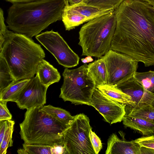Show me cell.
I'll list each match as a JSON object with an SVG mask.
<instances>
[{"instance_id": "cell-1", "label": "cell", "mask_w": 154, "mask_h": 154, "mask_svg": "<svg viewBox=\"0 0 154 154\" xmlns=\"http://www.w3.org/2000/svg\"><path fill=\"white\" fill-rule=\"evenodd\" d=\"M116 26L110 49L145 66H154V18L144 0H124L115 10Z\"/></svg>"}, {"instance_id": "cell-2", "label": "cell", "mask_w": 154, "mask_h": 154, "mask_svg": "<svg viewBox=\"0 0 154 154\" xmlns=\"http://www.w3.org/2000/svg\"><path fill=\"white\" fill-rule=\"evenodd\" d=\"M68 0H37L12 4L8 11V27L31 38L62 19Z\"/></svg>"}, {"instance_id": "cell-3", "label": "cell", "mask_w": 154, "mask_h": 154, "mask_svg": "<svg viewBox=\"0 0 154 154\" xmlns=\"http://www.w3.org/2000/svg\"><path fill=\"white\" fill-rule=\"evenodd\" d=\"M4 36L0 56L6 60L16 81L34 77L38 63L45 57L40 45L24 35L8 29Z\"/></svg>"}, {"instance_id": "cell-4", "label": "cell", "mask_w": 154, "mask_h": 154, "mask_svg": "<svg viewBox=\"0 0 154 154\" xmlns=\"http://www.w3.org/2000/svg\"><path fill=\"white\" fill-rule=\"evenodd\" d=\"M39 108L27 109L24 119L20 124L21 139L29 144H64V134L69 126L41 111Z\"/></svg>"}, {"instance_id": "cell-5", "label": "cell", "mask_w": 154, "mask_h": 154, "mask_svg": "<svg viewBox=\"0 0 154 154\" xmlns=\"http://www.w3.org/2000/svg\"><path fill=\"white\" fill-rule=\"evenodd\" d=\"M116 26L114 11L92 19L79 32L82 56L100 58L110 49Z\"/></svg>"}, {"instance_id": "cell-6", "label": "cell", "mask_w": 154, "mask_h": 154, "mask_svg": "<svg viewBox=\"0 0 154 154\" xmlns=\"http://www.w3.org/2000/svg\"><path fill=\"white\" fill-rule=\"evenodd\" d=\"M87 68L88 65L85 63L76 69H64L59 97L75 105L91 106L92 96L96 85Z\"/></svg>"}, {"instance_id": "cell-7", "label": "cell", "mask_w": 154, "mask_h": 154, "mask_svg": "<svg viewBox=\"0 0 154 154\" xmlns=\"http://www.w3.org/2000/svg\"><path fill=\"white\" fill-rule=\"evenodd\" d=\"M92 129L87 116L80 113L74 116L64 135L67 154H96L90 137Z\"/></svg>"}, {"instance_id": "cell-8", "label": "cell", "mask_w": 154, "mask_h": 154, "mask_svg": "<svg viewBox=\"0 0 154 154\" xmlns=\"http://www.w3.org/2000/svg\"><path fill=\"white\" fill-rule=\"evenodd\" d=\"M103 57L107 72V84L116 87L134 77L138 62L132 57L110 49Z\"/></svg>"}, {"instance_id": "cell-9", "label": "cell", "mask_w": 154, "mask_h": 154, "mask_svg": "<svg viewBox=\"0 0 154 154\" xmlns=\"http://www.w3.org/2000/svg\"><path fill=\"white\" fill-rule=\"evenodd\" d=\"M36 38L55 57L59 64L66 68L77 66L80 58L58 32L46 31Z\"/></svg>"}, {"instance_id": "cell-10", "label": "cell", "mask_w": 154, "mask_h": 154, "mask_svg": "<svg viewBox=\"0 0 154 154\" xmlns=\"http://www.w3.org/2000/svg\"><path fill=\"white\" fill-rule=\"evenodd\" d=\"M126 105L114 100L96 88L92 95L91 106L97 110L105 121L112 124L122 121Z\"/></svg>"}, {"instance_id": "cell-11", "label": "cell", "mask_w": 154, "mask_h": 154, "mask_svg": "<svg viewBox=\"0 0 154 154\" xmlns=\"http://www.w3.org/2000/svg\"><path fill=\"white\" fill-rule=\"evenodd\" d=\"M48 87L42 83L37 75L30 80L18 95L15 102L22 109L40 107L46 103Z\"/></svg>"}, {"instance_id": "cell-12", "label": "cell", "mask_w": 154, "mask_h": 154, "mask_svg": "<svg viewBox=\"0 0 154 154\" xmlns=\"http://www.w3.org/2000/svg\"><path fill=\"white\" fill-rule=\"evenodd\" d=\"M116 87L130 96L136 105L145 103L154 107V94L144 88L134 77Z\"/></svg>"}, {"instance_id": "cell-13", "label": "cell", "mask_w": 154, "mask_h": 154, "mask_svg": "<svg viewBox=\"0 0 154 154\" xmlns=\"http://www.w3.org/2000/svg\"><path fill=\"white\" fill-rule=\"evenodd\" d=\"M122 139L119 138L115 134H112L107 141L106 154H140L141 146L134 140L127 141L124 135L121 132Z\"/></svg>"}, {"instance_id": "cell-14", "label": "cell", "mask_w": 154, "mask_h": 154, "mask_svg": "<svg viewBox=\"0 0 154 154\" xmlns=\"http://www.w3.org/2000/svg\"><path fill=\"white\" fill-rule=\"evenodd\" d=\"M36 74L42 83L48 87L59 82L61 78L57 69L44 59L38 63Z\"/></svg>"}, {"instance_id": "cell-15", "label": "cell", "mask_w": 154, "mask_h": 154, "mask_svg": "<svg viewBox=\"0 0 154 154\" xmlns=\"http://www.w3.org/2000/svg\"><path fill=\"white\" fill-rule=\"evenodd\" d=\"M65 6L75 12L91 19L115 11L114 9L100 8L87 4L83 2L73 5H70L68 2Z\"/></svg>"}, {"instance_id": "cell-16", "label": "cell", "mask_w": 154, "mask_h": 154, "mask_svg": "<svg viewBox=\"0 0 154 154\" xmlns=\"http://www.w3.org/2000/svg\"><path fill=\"white\" fill-rule=\"evenodd\" d=\"M96 88L103 94L114 100L132 107L136 105L130 96L114 85L106 84L97 85Z\"/></svg>"}, {"instance_id": "cell-17", "label": "cell", "mask_w": 154, "mask_h": 154, "mask_svg": "<svg viewBox=\"0 0 154 154\" xmlns=\"http://www.w3.org/2000/svg\"><path fill=\"white\" fill-rule=\"evenodd\" d=\"M122 121L126 127L139 132L143 136L154 134V124L146 120L132 117L125 114Z\"/></svg>"}, {"instance_id": "cell-18", "label": "cell", "mask_w": 154, "mask_h": 154, "mask_svg": "<svg viewBox=\"0 0 154 154\" xmlns=\"http://www.w3.org/2000/svg\"><path fill=\"white\" fill-rule=\"evenodd\" d=\"M88 71L95 80L96 86L107 84L108 75L106 63L102 56L88 65Z\"/></svg>"}, {"instance_id": "cell-19", "label": "cell", "mask_w": 154, "mask_h": 154, "mask_svg": "<svg viewBox=\"0 0 154 154\" xmlns=\"http://www.w3.org/2000/svg\"><path fill=\"white\" fill-rule=\"evenodd\" d=\"M126 114L146 120L154 124V107L149 104L140 103L132 107L125 106Z\"/></svg>"}, {"instance_id": "cell-20", "label": "cell", "mask_w": 154, "mask_h": 154, "mask_svg": "<svg viewBox=\"0 0 154 154\" xmlns=\"http://www.w3.org/2000/svg\"><path fill=\"white\" fill-rule=\"evenodd\" d=\"M30 79L17 81L0 91V101L15 102L18 95Z\"/></svg>"}, {"instance_id": "cell-21", "label": "cell", "mask_w": 154, "mask_h": 154, "mask_svg": "<svg viewBox=\"0 0 154 154\" xmlns=\"http://www.w3.org/2000/svg\"><path fill=\"white\" fill-rule=\"evenodd\" d=\"M91 20V18L72 11L65 6L63 11L61 19L66 30L68 31Z\"/></svg>"}, {"instance_id": "cell-22", "label": "cell", "mask_w": 154, "mask_h": 154, "mask_svg": "<svg viewBox=\"0 0 154 154\" xmlns=\"http://www.w3.org/2000/svg\"><path fill=\"white\" fill-rule=\"evenodd\" d=\"M40 110L49 115L60 122L70 126L74 119V116L71 115L66 110L51 105L43 106L39 108Z\"/></svg>"}, {"instance_id": "cell-23", "label": "cell", "mask_w": 154, "mask_h": 154, "mask_svg": "<svg viewBox=\"0 0 154 154\" xmlns=\"http://www.w3.org/2000/svg\"><path fill=\"white\" fill-rule=\"evenodd\" d=\"M16 81L6 60L0 56V91Z\"/></svg>"}, {"instance_id": "cell-24", "label": "cell", "mask_w": 154, "mask_h": 154, "mask_svg": "<svg viewBox=\"0 0 154 154\" xmlns=\"http://www.w3.org/2000/svg\"><path fill=\"white\" fill-rule=\"evenodd\" d=\"M135 79L148 91L154 94V71L140 72H136Z\"/></svg>"}, {"instance_id": "cell-25", "label": "cell", "mask_w": 154, "mask_h": 154, "mask_svg": "<svg viewBox=\"0 0 154 154\" xmlns=\"http://www.w3.org/2000/svg\"><path fill=\"white\" fill-rule=\"evenodd\" d=\"M8 126L2 142L0 143V154H5L8 148L13 146L12 139L15 122L11 120H7Z\"/></svg>"}, {"instance_id": "cell-26", "label": "cell", "mask_w": 154, "mask_h": 154, "mask_svg": "<svg viewBox=\"0 0 154 154\" xmlns=\"http://www.w3.org/2000/svg\"><path fill=\"white\" fill-rule=\"evenodd\" d=\"M28 154H54V145L41 144H23Z\"/></svg>"}, {"instance_id": "cell-27", "label": "cell", "mask_w": 154, "mask_h": 154, "mask_svg": "<svg viewBox=\"0 0 154 154\" xmlns=\"http://www.w3.org/2000/svg\"><path fill=\"white\" fill-rule=\"evenodd\" d=\"M124 0H85L86 4L105 9L115 10Z\"/></svg>"}, {"instance_id": "cell-28", "label": "cell", "mask_w": 154, "mask_h": 154, "mask_svg": "<svg viewBox=\"0 0 154 154\" xmlns=\"http://www.w3.org/2000/svg\"><path fill=\"white\" fill-rule=\"evenodd\" d=\"M134 140L141 147L154 149V134L148 136H143Z\"/></svg>"}, {"instance_id": "cell-29", "label": "cell", "mask_w": 154, "mask_h": 154, "mask_svg": "<svg viewBox=\"0 0 154 154\" xmlns=\"http://www.w3.org/2000/svg\"><path fill=\"white\" fill-rule=\"evenodd\" d=\"M90 137L96 154H98L102 148L101 141L99 137L92 130L90 132Z\"/></svg>"}, {"instance_id": "cell-30", "label": "cell", "mask_w": 154, "mask_h": 154, "mask_svg": "<svg viewBox=\"0 0 154 154\" xmlns=\"http://www.w3.org/2000/svg\"><path fill=\"white\" fill-rule=\"evenodd\" d=\"M7 103L6 101H0V121L12 119V115L7 108Z\"/></svg>"}, {"instance_id": "cell-31", "label": "cell", "mask_w": 154, "mask_h": 154, "mask_svg": "<svg viewBox=\"0 0 154 154\" xmlns=\"http://www.w3.org/2000/svg\"><path fill=\"white\" fill-rule=\"evenodd\" d=\"M7 26L5 24L4 16L3 11L1 8L0 9V40H4V35L8 29Z\"/></svg>"}, {"instance_id": "cell-32", "label": "cell", "mask_w": 154, "mask_h": 154, "mask_svg": "<svg viewBox=\"0 0 154 154\" xmlns=\"http://www.w3.org/2000/svg\"><path fill=\"white\" fill-rule=\"evenodd\" d=\"M7 126V120L0 121V143L2 142Z\"/></svg>"}, {"instance_id": "cell-33", "label": "cell", "mask_w": 154, "mask_h": 154, "mask_svg": "<svg viewBox=\"0 0 154 154\" xmlns=\"http://www.w3.org/2000/svg\"><path fill=\"white\" fill-rule=\"evenodd\" d=\"M154 154V149L147 148L144 147H141L140 148V154Z\"/></svg>"}, {"instance_id": "cell-34", "label": "cell", "mask_w": 154, "mask_h": 154, "mask_svg": "<svg viewBox=\"0 0 154 154\" xmlns=\"http://www.w3.org/2000/svg\"><path fill=\"white\" fill-rule=\"evenodd\" d=\"M145 3L148 10L151 13L154 18V7L145 1Z\"/></svg>"}, {"instance_id": "cell-35", "label": "cell", "mask_w": 154, "mask_h": 154, "mask_svg": "<svg viewBox=\"0 0 154 154\" xmlns=\"http://www.w3.org/2000/svg\"><path fill=\"white\" fill-rule=\"evenodd\" d=\"M7 2H10L12 4L16 3H20L29 2L37 0H4Z\"/></svg>"}, {"instance_id": "cell-36", "label": "cell", "mask_w": 154, "mask_h": 154, "mask_svg": "<svg viewBox=\"0 0 154 154\" xmlns=\"http://www.w3.org/2000/svg\"><path fill=\"white\" fill-rule=\"evenodd\" d=\"M85 0H68L69 4L73 5L83 1Z\"/></svg>"}, {"instance_id": "cell-37", "label": "cell", "mask_w": 154, "mask_h": 154, "mask_svg": "<svg viewBox=\"0 0 154 154\" xmlns=\"http://www.w3.org/2000/svg\"><path fill=\"white\" fill-rule=\"evenodd\" d=\"M17 152L19 154H28L27 152L24 148L20 149L17 150Z\"/></svg>"}, {"instance_id": "cell-38", "label": "cell", "mask_w": 154, "mask_h": 154, "mask_svg": "<svg viewBox=\"0 0 154 154\" xmlns=\"http://www.w3.org/2000/svg\"><path fill=\"white\" fill-rule=\"evenodd\" d=\"M85 58L86 59L88 63L92 62L93 60V59L91 56H87Z\"/></svg>"}, {"instance_id": "cell-39", "label": "cell", "mask_w": 154, "mask_h": 154, "mask_svg": "<svg viewBox=\"0 0 154 154\" xmlns=\"http://www.w3.org/2000/svg\"><path fill=\"white\" fill-rule=\"evenodd\" d=\"M154 7V0H144Z\"/></svg>"}]
</instances>
